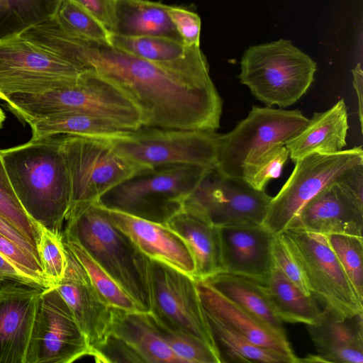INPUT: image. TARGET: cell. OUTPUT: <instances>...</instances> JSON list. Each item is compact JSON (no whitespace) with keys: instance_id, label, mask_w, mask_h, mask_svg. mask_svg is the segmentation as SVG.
<instances>
[{"instance_id":"cell-1","label":"cell","mask_w":363,"mask_h":363,"mask_svg":"<svg viewBox=\"0 0 363 363\" xmlns=\"http://www.w3.org/2000/svg\"><path fill=\"white\" fill-rule=\"evenodd\" d=\"M42 41L123 90L141 110L143 127L216 131L220 126L223 102L211 77L181 75L111 44L72 35L57 23L45 28Z\"/></svg>"},{"instance_id":"cell-2","label":"cell","mask_w":363,"mask_h":363,"mask_svg":"<svg viewBox=\"0 0 363 363\" xmlns=\"http://www.w3.org/2000/svg\"><path fill=\"white\" fill-rule=\"evenodd\" d=\"M62 135L30 140L0 150L12 188L28 216L62 233L71 206V188L62 147Z\"/></svg>"},{"instance_id":"cell-3","label":"cell","mask_w":363,"mask_h":363,"mask_svg":"<svg viewBox=\"0 0 363 363\" xmlns=\"http://www.w3.org/2000/svg\"><path fill=\"white\" fill-rule=\"evenodd\" d=\"M62 234L76 240L135 301L152 308L150 262L98 202L71 209Z\"/></svg>"},{"instance_id":"cell-4","label":"cell","mask_w":363,"mask_h":363,"mask_svg":"<svg viewBox=\"0 0 363 363\" xmlns=\"http://www.w3.org/2000/svg\"><path fill=\"white\" fill-rule=\"evenodd\" d=\"M22 121L64 112H79L115 121L136 130L143 127L141 110L119 86L94 71L85 69L74 84L35 94H18L6 101Z\"/></svg>"},{"instance_id":"cell-5","label":"cell","mask_w":363,"mask_h":363,"mask_svg":"<svg viewBox=\"0 0 363 363\" xmlns=\"http://www.w3.org/2000/svg\"><path fill=\"white\" fill-rule=\"evenodd\" d=\"M213 168L176 164L145 169L107 191L97 202L107 209L166 224L182 211L184 199Z\"/></svg>"},{"instance_id":"cell-6","label":"cell","mask_w":363,"mask_h":363,"mask_svg":"<svg viewBox=\"0 0 363 363\" xmlns=\"http://www.w3.org/2000/svg\"><path fill=\"white\" fill-rule=\"evenodd\" d=\"M240 65V83L267 106L281 108L306 93L317 69L314 60L284 39L250 47Z\"/></svg>"},{"instance_id":"cell-7","label":"cell","mask_w":363,"mask_h":363,"mask_svg":"<svg viewBox=\"0 0 363 363\" xmlns=\"http://www.w3.org/2000/svg\"><path fill=\"white\" fill-rule=\"evenodd\" d=\"M299 110L253 106L245 118L230 132L217 138L216 170L242 179L243 168L269 148L284 145L307 124Z\"/></svg>"},{"instance_id":"cell-8","label":"cell","mask_w":363,"mask_h":363,"mask_svg":"<svg viewBox=\"0 0 363 363\" xmlns=\"http://www.w3.org/2000/svg\"><path fill=\"white\" fill-rule=\"evenodd\" d=\"M71 188L70 209L97 202L119 184L145 170L119 153L111 140L62 135Z\"/></svg>"},{"instance_id":"cell-9","label":"cell","mask_w":363,"mask_h":363,"mask_svg":"<svg viewBox=\"0 0 363 363\" xmlns=\"http://www.w3.org/2000/svg\"><path fill=\"white\" fill-rule=\"evenodd\" d=\"M279 234L302 270L315 299L344 317L363 313V303L325 235L290 228Z\"/></svg>"},{"instance_id":"cell-10","label":"cell","mask_w":363,"mask_h":363,"mask_svg":"<svg viewBox=\"0 0 363 363\" xmlns=\"http://www.w3.org/2000/svg\"><path fill=\"white\" fill-rule=\"evenodd\" d=\"M83 69L18 33L0 38V99L76 82Z\"/></svg>"},{"instance_id":"cell-11","label":"cell","mask_w":363,"mask_h":363,"mask_svg":"<svg viewBox=\"0 0 363 363\" xmlns=\"http://www.w3.org/2000/svg\"><path fill=\"white\" fill-rule=\"evenodd\" d=\"M216 131L143 127L112 140L115 149L147 169L164 165L216 167Z\"/></svg>"},{"instance_id":"cell-12","label":"cell","mask_w":363,"mask_h":363,"mask_svg":"<svg viewBox=\"0 0 363 363\" xmlns=\"http://www.w3.org/2000/svg\"><path fill=\"white\" fill-rule=\"evenodd\" d=\"M279 193L272 197L262 226L272 234L286 229L303 206L324 187L363 164L362 146L335 154L311 153L296 161Z\"/></svg>"},{"instance_id":"cell-13","label":"cell","mask_w":363,"mask_h":363,"mask_svg":"<svg viewBox=\"0 0 363 363\" xmlns=\"http://www.w3.org/2000/svg\"><path fill=\"white\" fill-rule=\"evenodd\" d=\"M272 197L243 179L211 169L184 199L182 211L201 216L218 227L262 225Z\"/></svg>"},{"instance_id":"cell-14","label":"cell","mask_w":363,"mask_h":363,"mask_svg":"<svg viewBox=\"0 0 363 363\" xmlns=\"http://www.w3.org/2000/svg\"><path fill=\"white\" fill-rule=\"evenodd\" d=\"M93 350L72 312L55 287L38 301L26 363H71Z\"/></svg>"},{"instance_id":"cell-15","label":"cell","mask_w":363,"mask_h":363,"mask_svg":"<svg viewBox=\"0 0 363 363\" xmlns=\"http://www.w3.org/2000/svg\"><path fill=\"white\" fill-rule=\"evenodd\" d=\"M288 228L325 235L362 236L363 164L324 187L303 206Z\"/></svg>"},{"instance_id":"cell-16","label":"cell","mask_w":363,"mask_h":363,"mask_svg":"<svg viewBox=\"0 0 363 363\" xmlns=\"http://www.w3.org/2000/svg\"><path fill=\"white\" fill-rule=\"evenodd\" d=\"M152 308L162 326L196 337L216 351L199 298L196 280L165 264L150 262Z\"/></svg>"},{"instance_id":"cell-17","label":"cell","mask_w":363,"mask_h":363,"mask_svg":"<svg viewBox=\"0 0 363 363\" xmlns=\"http://www.w3.org/2000/svg\"><path fill=\"white\" fill-rule=\"evenodd\" d=\"M45 288L0 281V363H26L40 297Z\"/></svg>"},{"instance_id":"cell-18","label":"cell","mask_w":363,"mask_h":363,"mask_svg":"<svg viewBox=\"0 0 363 363\" xmlns=\"http://www.w3.org/2000/svg\"><path fill=\"white\" fill-rule=\"evenodd\" d=\"M65 246L66 268L55 288L70 308L94 352L111 334V306L98 293L76 257Z\"/></svg>"},{"instance_id":"cell-19","label":"cell","mask_w":363,"mask_h":363,"mask_svg":"<svg viewBox=\"0 0 363 363\" xmlns=\"http://www.w3.org/2000/svg\"><path fill=\"white\" fill-rule=\"evenodd\" d=\"M224 272L243 276L265 284L273 264L274 234L262 225L220 227Z\"/></svg>"},{"instance_id":"cell-20","label":"cell","mask_w":363,"mask_h":363,"mask_svg":"<svg viewBox=\"0 0 363 363\" xmlns=\"http://www.w3.org/2000/svg\"><path fill=\"white\" fill-rule=\"evenodd\" d=\"M306 326L316 354L301 362H363V313L344 317L324 307L318 319Z\"/></svg>"},{"instance_id":"cell-21","label":"cell","mask_w":363,"mask_h":363,"mask_svg":"<svg viewBox=\"0 0 363 363\" xmlns=\"http://www.w3.org/2000/svg\"><path fill=\"white\" fill-rule=\"evenodd\" d=\"M106 209L113 223L128 235L148 258L165 264L194 279V260L186 242L166 224L116 210Z\"/></svg>"},{"instance_id":"cell-22","label":"cell","mask_w":363,"mask_h":363,"mask_svg":"<svg viewBox=\"0 0 363 363\" xmlns=\"http://www.w3.org/2000/svg\"><path fill=\"white\" fill-rule=\"evenodd\" d=\"M202 308L252 343L301 362L292 350L286 333L270 327L224 296L206 281L196 280Z\"/></svg>"},{"instance_id":"cell-23","label":"cell","mask_w":363,"mask_h":363,"mask_svg":"<svg viewBox=\"0 0 363 363\" xmlns=\"http://www.w3.org/2000/svg\"><path fill=\"white\" fill-rule=\"evenodd\" d=\"M111 45L162 67L195 79L211 77L207 60L200 47L164 36H123L112 34Z\"/></svg>"},{"instance_id":"cell-24","label":"cell","mask_w":363,"mask_h":363,"mask_svg":"<svg viewBox=\"0 0 363 363\" xmlns=\"http://www.w3.org/2000/svg\"><path fill=\"white\" fill-rule=\"evenodd\" d=\"M348 129L347 107L340 99L328 110L314 113L305 127L284 145L294 162L311 153L335 154L347 145Z\"/></svg>"},{"instance_id":"cell-25","label":"cell","mask_w":363,"mask_h":363,"mask_svg":"<svg viewBox=\"0 0 363 363\" xmlns=\"http://www.w3.org/2000/svg\"><path fill=\"white\" fill-rule=\"evenodd\" d=\"M166 225L186 242L194 260L195 280L205 281L223 272L220 227L182 210Z\"/></svg>"},{"instance_id":"cell-26","label":"cell","mask_w":363,"mask_h":363,"mask_svg":"<svg viewBox=\"0 0 363 363\" xmlns=\"http://www.w3.org/2000/svg\"><path fill=\"white\" fill-rule=\"evenodd\" d=\"M111 333L127 343L143 362L182 363L150 322L147 313L111 307Z\"/></svg>"},{"instance_id":"cell-27","label":"cell","mask_w":363,"mask_h":363,"mask_svg":"<svg viewBox=\"0 0 363 363\" xmlns=\"http://www.w3.org/2000/svg\"><path fill=\"white\" fill-rule=\"evenodd\" d=\"M111 33L164 36L181 40L167 13V5L150 0H116Z\"/></svg>"},{"instance_id":"cell-28","label":"cell","mask_w":363,"mask_h":363,"mask_svg":"<svg viewBox=\"0 0 363 363\" xmlns=\"http://www.w3.org/2000/svg\"><path fill=\"white\" fill-rule=\"evenodd\" d=\"M32 132L30 140L57 135L117 140L129 135L133 130L115 121L79 112H64L28 123Z\"/></svg>"},{"instance_id":"cell-29","label":"cell","mask_w":363,"mask_h":363,"mask_svg":"<svg viewBox=\"0 0 363 363\" xmlns=\"http://www.w3.org/2000/svg\"><path fill=\"white\" fill-rule=\"evenodd\" d=\"M224 296L276 330L285 333L264 284L228 272L218 273L205 280Z\"/></svg>"},{"instance_id":"cell-30","label":"cell","mask_w":363,"mask_h":363,"mask_svg":"<svg viewBox=\"0 0 363 363\" xmlns=\"http://www.w3.org/2000/svg\"><path fill=\"white\" fill-rule=\"evenodd\" d=\"M264 286L274 311L282 322L309 325L318 319L321 311L316 299L303 293L290 281L274 260Z\"/></svg>"},{"instance_id":"cell-31","label":"cell","mask_w":363,"mask_h":363,"mask_svg":"<svg viewBox=\"0 0 363 363\" xmlns=\"http://www.w3.org/2000/svg\"><path fill=\"white\" fill-rule=\"evenodd\" d=\"M203 312L220 363H295L284 354L252 343L203 309Z\"/></svg>"},{"instance_id":"cell-32","label":"cell","mask_w":363,"mask_h":363,"mask_svg":"<svg viewBox=\"0 0 363 363\" xmlns=\"http://www.w3.org/2000/svg\"><path fill=\"white\" fill-rule=\"evenodd\" d=\"M62 0H0V38L52 19Z\"/></svg>"},{"instance_id":"cell-33","label":"cell","mask_w":363,"mask_h":363,"mask_svg":"<svg viewBox=\"0 0 363 363\" xmlns=\"http://www.w3.org/2000/svg\"><path fill=\"white\" fill-rule=\"evenodd\" d=\"M62 235L65 245L82 265L92 284L109 306L128 311H141L135 301L76 240Z\"/></svg>"},{"instance_id":"cell-34","label":"cell","mask_w":363,"mask_h":363,"mask_svg":"<svg viewBox=\"0 0 363 363\" xmlns=\"http://www.w3.org/2000/svg\"><path fill=\"white\" fill-rule=\"evenodd\" d=\"M53 19L72 35L96 43L111 44L110 30L73 0H62Z\"/></svg>"},{"instance_id":"cell-35","label":"cell","mask_w":363,"mask_h":363,"mask_svg":"<svg viewBox=\"0 0 363 363\" xmlns=\"http://www.w3.org/2000/svg\"><path fill=\"white\" fill-rule=\"evenodd\" d=\"M326 236L357 296L363 303L362 236L348 234H330Z\"/></svg>"},{"instance_id":"cell-36","label":"cell","mask_w":363,"mask_h":363,"mask_svg":"<svg viewBox=\"0 0 363 363\" xmlns=\"http://www.w3.org/2000/svg\"><path fill=\"white\" fill-rule=\"evenodd\" d=\"M148 318L172 351L182 363H220L217 352L206 342L191 335L169 330Z\"/></svg>"},{"instance_id":"cell-37","label":"cell","mask_w":363,"mask_h":363,"mask_svg":"<svg viewBox=\"0 0 363 363\" xmlns=\"http://www.w3.org/2000/svg\"><path fill=\"white\" fill-rule=\"evenodd\" d=\"M0 214L37 250L40 233V225L28 216L19 202L7 176L1 155Z\"/></svg>"},{"instance_id":"cell-38","label":"cell","mask_w":363,"mask_h":363,"mask_svg":"<svg viewBox=\"0 0 363 363\" xmlns=\"http://www.w3.org/2000/svg\"><path fill=\"white\" fill-rule=\"evenodd\" d=\"M37 250L45 279L50 287H55L62 279L67 263V255L62 233L40 225Z\"/></svg>"},{"instance_id":"cell-39","label":"cell","mask_w":363,"mask_h":363,"mask_svg":"<svg viewBox=\"0 0 363 363\" xmlns=\"http://www.w3.org/2000/svg\"><path fill=\"white\" fill-rule=\"evenodd\" d=\"M288 158L285 145H275L246 165L242 169V179L255 189L264 190L271 179L279 177Z\"/></svg>"},{"instance_id":"cell-40","label":"cell","mask_w":363,"mask_h":363,"mask_svg":"<svg viewBox=\"0 0 363 363\" xmlns=\"http://www.w3.org/2000/svg\"><path fill=\"white\" fill-rule=\"evenodd\" d=\"M0 254L36 284L50 287L44 277L39 260L1 233Z\"/></svg>"},{"instance_id":"cell-41","label":"cell","mask_w":363,"mask_h":363,"mask_svg":"<svg viewBox=\"0 0 363 363\" xmlns=\"http://www.w3.org/2000/svg\"><path fill=\"white\" fill-rule=\"evenodd\" d=\"M167 13L181 40L190 47H200L201 18L184 7L167 5Z\"/></svg>"},{"instance_id":"cell-42","label":"cell","mask_w":363,"mask_h":363,"mask_svg":"<svg viewBox=\"0 0 363 363\" xmlns=\"http://www.w3.org/2000/svg\"><path fill=\"white\" fill-rule=\"evenodd\" d=\"M272 257L284 274L303 293L311 295L306 277L279 234L274 235Z\"/></svg>"},{"instance_id":"cell-43","label":"cell","mask_w":363,"mask_h":363,"mask_svg":"<svg viewBox=\"0 0 363 363\" xmlns=\"http://www.w3.org/2000/svg\"><path fill=\"white\" fill-rule=\"evenodd\" d=\"M93 357L98 362H143L133 349L111 333L94 349Z\"/></svg>"},{"instance_id":"cell-44","label":"cell","mask_w":363,"mask_h":363,"mask_svg":"<svg viewBox=\"0 0 363 363\" xmlns=\"http://www.w3.org/2000/svg\"><path fill=\"white\" fill-rule=\"evenodd\" d=\"M101 21L111 33L116 0H73Z\"/></svg>"},{"instance_id":"cell-45","label":"cell","mask_w":363,"mask_h":363,"mask_svg":"<svg viewBox=\"0 0 363 363\" xmlns=\"http://www.w3.org/2000/svg\"><path fill=\"white\" fill-rule=\"evenodd\" d=\"M0 233L14 242L28 253L33 255L40 262L38 250L1 214Z\"/></svg>"},{"instance_id":"cell-46","label":"cell","mask_w":363,"mask_h":363,"mask_svg":"<svg viewBox=\"0 0 363 363\" xmlns=\"http://www.w3.org/2000/svg\"><path fill=\"white\" fill-rule=\"evenodd\" d=\"M5 279L35 284L0 254V281Z\"/></svg>"},{"instance_id":"cell-47","label":"cell","mask_w":363,"mask_h":363,"mask_svg":"<svg viewBox=\"0 0 363 363\" xmlns=\"http://www.w3.org/2000/svg\"><path fill=\"white\" fill-rule=\"evenodd\" d=\"M353 74V86L355 89L357 99H358V115L362 132L363 127V105H362V94H363V77L362 69L360 64H358L354 69H352Z\"/></svg>"},{"instance_id":"cell-48","label":"cell","mask_w":363,"mask_h":363,"mask_svg":"<svg viewBox=\"0 0 363 363\" xmlns=\"http://www.w3.org/2000/svg\"><path fill=\"white\" fill-rule=\"evenodd\" d=\"M5 119H6L5 114H4V111H2V109L0 108V129L3 126V123L5 121Z\"/></svg>"}]
</instances>
